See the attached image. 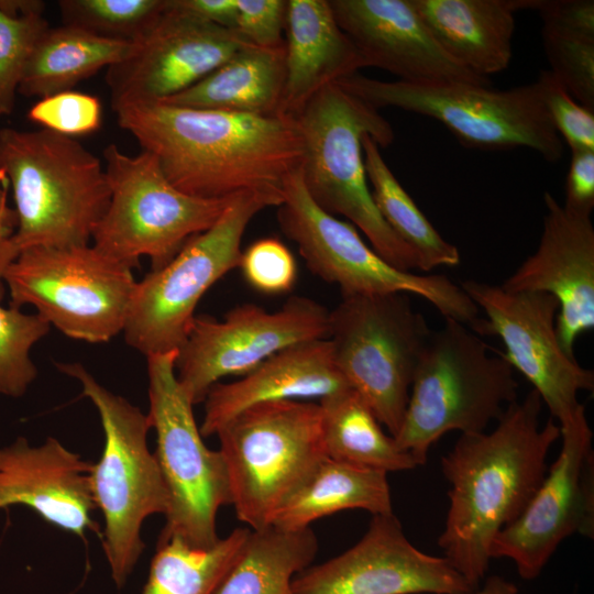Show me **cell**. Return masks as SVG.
Masks as SVG:
<instances>
[{
    "label": "cell",
    "instance_id": "obj_1",
    "mask_svg": "<svg viewBox=\"0 0 594 594\" xmlns=\"http://www.w3.org/2000/svg\"><path fill=\"white\" fill-rule=\"evenodd\" d=\"M113 111L120 128L156 157L170 184L193 197L228 199L250 193L277 208L287 179L301 164V136L288 113L246 114L166 102L125 103Z\"/></svg>",
    "mask_w": 594,
    "mask_h": 594
},
{
    "label": "cell",
    "instance_id": "obj_2",
    "mask_svg": "<svg viewBox=\"0 0 594 594\" xmlns=\"http://www.w3.org/2000/svg\"><path fill=\"white\" fill-rule=\"evenodd\" d=\"M542 400L531 389L509 404L491 432L462 433L441 458L451 487L438 546L473 587L490 568L491 547L524 512L547 473V457L560 438L549 419L540 425Z\"/></svg>",
    "mask_w": 594,
    "mask_h": 594
},
{
    "label": "cell",
    "instance_id": "obj_3",
    "mask_svg": "<svg viewBox=\"0 0 594 594\" xmlns=\"http://www.w3.org/2000/svg\"><path fill=\"white\" fill-rule=\"evenodd\" d=\"M294 117L302 141L300 174L312 201L329 215L349 219L391 265L419 270L414 251L377 210L365 172L362 138L367 134L387 147L395 139L391 123L338 82L319 90Z\"/></svg>",
    "mask_w": 594,
    "mask_h": 594
},
{
    "label": "cell",
    "instance_id": "obj_4",
    "mask_svg": "<svg viewBox=\"0 0 594 594\" xmlns=\"http://www.w3.org/2000/svg\"><path fill=\"white\" fill-rule=\"evenodd\" d=\"M0 164L13 191L19 253L89 244L110 201L105 166L95 154L46 129L3 128Z\"/></svg>",
    "mask_w": 594,
    "mask_h": 594
},
{
    "label": "cell",
    "instance_id": "obj_5",
    "mask_svg": "<svg viewBox=\"0 0 594 594\" xmlns=\"http://www.w3.org/2000/svg\"><path fill=\"white\" fill-rule=\"evenodd\" d=\"M444 321L421 351L403 424L393 437L417 465L426 464L431 446L447 432H483L517 400L518 382L504 353L466 324Z\"/></svg>",
    "mask_w": 594,
    "mask_h": 594
},
{
    "label": "cell",
    "instance_id": "obj_6",
    "mask_svg": "<svg viewBox=\"0 0 594 594\" xmlns=\"http://www.w3.org/2000/svg\"><path fill=\"white\" fill-rule=\"evenodd\" d=\"M56 367L80 384L100 416L105 446L90 471L91 493L105 518L102 548L118 588L127 583L143 550L141 528L154 514H166L168 493L147 446L148 416L103 387L79 363Z\"/></svg>",
    "mask_w": 594,
    "mask_h": 594
},
{
    "label": "cell",
    "instance_id": "obj_7",
    "mask_svg": "<svg viewBox=\"0 0 594 594\" xmlns=\"http://www.w3.org/2000/svg\"><path fill=\"white\" fill-rule=\"evenodd\" d=\"M216 435L231 505L251 530L270 526L278 509L327 458L321 407L312 400L253 405Z\"/></svg>",
    "mask_w": 594,
    "mask_h": 594
},
{
    "label": "cell",
    "instance_id": "obj_8",
    "mask_svg": "<svg viewBox=\"0 0 594 594\" xmlns=\"http://www.w3.org/2000/svg\"><path fill=\"white\" fill-rule=\"evenodd\" d=\"M337 82L377 110L395 107L439 121L465 147H526L549 163L563 154L538 79L506 90L462 82L383 81L359 73Z\"/></svg>",
    "mask_w": 594,
    "mask_h": 594
},
{
    "label": "cell",
    "instance_id": "obj_9",
    "mask_svg": "<svg viewBox=\"0 0 594 594\" xmlns=\"http://www.w3.org/2000/svg\"><path fill=\"white\" fill-rule=\"evenodd\" d=\"M103 160L110 201L92 233V245L131 270L142 256L150 257L152 270L167 264L233 199H201L180 191L146 151L131 156L111 143Z\"/></svg>",
    "mask_w": 594,
    "mask_h": 594
},
{
    "label": "cell",
    "instance_id": "obj_10",
    "mask_svg": "<svg viewBox=\"0 0 594 594\" xmlns=\"http://www.w3.org/2000/svg\"><path fill=\"white\" fill-rule=\"evenodd\" d=\"M430 332L405 293L342 297L329 311L327 339L336 366L392 437L403 424Z\"/></svg>",
    "mask_w": 594,
    "mask_h": 594
},
{
    "label": "cell",
    "instance_id": "obj_11",
    "mask_svg": "<svg viewBox=\"0 0 594 594\" xmlns=\"http://www.w3.org/2000/svg\"><path fill=\"white\" fill-rule=\"evenodd\" d=\"M10 306H33L65 336L89 343L123 332L136 280L94 245L21 251L3 274Z\"/></svg>",
    "mask_w": 594,
    "mask_h": 594
},
{
    "label": "cell",
    "instance_id": "obj_12",
    "mask_svg": "<svg viewBox=\"0 0 594 594\" xmlns=\"http://www.w3.org/2000/svg\"><path fill=\"white\" fill-rule=\"evenodd\" d=\"M177 351L146 358L151 428L156 432V452L168 493L166 522L158 540L179 538L195 547L215 544L217 514L231 505V491L223 458L210 450L196 424L193 403L180 386L175 370Z\"/></svg>",
    "mask_w": 594,
    "mask_h": 594
},
{
    "label": "cell",
    "instance_id": "obj_13",
    "mask_svg": "<svg viewBox=\"0 0 594 594\" xmlns=\"http://www.w3.org/2000/svg\"><path fill=\"white\" fill-rule=\"evenodd\" d=\"M277 221L310 272L338 285L342 297L414 294L427 299L444 319L471 328L480 320L479 307L449 277L396 268L362 240L353 224L320 209L305 188L300 167L286 182Z\"/></svg>",
    "mask_w": 594,
    "mask_h": 594
},
{
    "label": "cell",
    "instance_id": "obj_14",
    "mask_svg": "<svg viewBox=\"0 0 594 594\" xmlns=\"http://www.w3.org/2000/svg\"><path fill=\"white\" fill-rule=\"evenodd\" d=\"M267 205L254 194L233 197L220 218L190 238L164 266L135 283L123 334L146 358L178 351L205 293L239 267L241 242L251 220Z\"/></svg>",
    "mask_w": 594,
    "mask_h": 594
},
{
    "label": "cell",
    "instance_id": "obj_15",
    "mask_svg": "<svg viewBox=\"0 0 594 594\" xmlns=\"http://www.w3.org/2000/svg\"><path fill=\"white\" fill-rule=\"evenodd\" d=\"M328 319L324 306L300 296L290 297L276 311L242 304L221 320L196 316L177 351V380L193 405L204 403L222 377L245 375L290 345L327 339Z\"/></svg>",
    "mask_w": 594,
    "mask_h": 594
},
{
    "label": "cell",
    "instance_id": "obj_16",
    "mask_svg": "<svg viewBox=\"0 0 594 594\" xmlns=\"http://www.w3.org/2000/svg\"><path fill=\"white\" fill-rule=\"evenodd\" d=\"M460 286L486 315L472 331L502 339L504 356L534 386L560 429L584 417L578 394L593 392L594 373L562 350L556 332L557 299L546 293L509 292L474 279Z\"/></svg>",
    "mask_w": 594,
    "mask_h": 594
},
{
    "label": "cell",
    "instance_id": "obj_17",
    "mask_svg": "<svg viewBox=\"0 0 594 594\" xmlns=\"http://www.w3.org/2000/svg\"><path fill=\"white\" fill-rule=\"evenodd\" d=\"M560 437L559 455L537 492L491 547L492 559H510L526 581L540 575L568 537L594 538L593 433L586 416L561 428Z\"/></svg>",
    "mask_w": 594,
    "mask_h": 594
},
{
    "label": "cell",
    "instance_id": "obj_18",
    "mask_svg": "<svg viewBox=\"0 0 594 594\" xmlns=\"http://www.w3.org/2000/svg\"><path fill=\"white\" fill-rule=\"evenodd\" d=\"M250 45L238 32L207 22L168 0L125 57L107 68L112 108L164 101Z\"/></svg>",
    "mask_w": 594,
    "mask_h": 594
},
{
    "label": "cell",
    "instance_id": "obj_19",
    "mask_svg": "<svg viewBox=\"0 0 594 594\" xmlns=\"http://www.w3.org/2000/svg\"><path fill=\"white\" fill-rule=\"evenodd\" d=\"M293 587L296 594H471L477 590L446 558L416 548L393 513L373 515L354 546L304 569Z\"/></svg>",
    "mask_w": 594,
    "mask_h": 594
},
{
    "label": "cell",
    "instance_id": "obj_20",
    "mask_svg": "<svg viewBox=\"0 0 594 594\" xmlns=\"http://www.w3.org/2000/svg\"><path fill=\"white\" fill-rule=\"evenodd\" d=\"M539 245L501 285L509 292H539L559 305L556 332L562 350L574 356L579 336L594 327V228L591 217L563 208L544 191Z\"/></svg>",
    "mask_w": 594,
    "mask_h": 594
},
{
    "label": "cell",
    "instance_id": "obj_21",
    "mask_svg": "<svg viewBox=\"0 0 594 594\" xmlns=\"http://www.w3.org/2000/svg\"><path fill=\"white\" fill-rule=\"evenodd\" d=\"M341 30L363 57L377 67L418 84L462 82L491 87L455 62L438 44L411 0H329Z\"/></svg>",
    "mask_w": 594,
    "mask_h": 594
},
{
    "label": "cell",
    "instance_id": "obj_22",
    "mask_svg": "<svg viewBox=\"0 0 594 594\" xmlns=\"http://www.w3.org/2000/svg\"><path fill=\"white\" fill-rule=\"evenodd\" d=\"M92 464L48 437L31 446L23 437L0 448V508L23 505L78 537L98 531L90 485Z\"/></svg>",
    "mask_w": 594,
    "mask_h": 594
},
{
    "label": "cell",
    "instance_id": "obj_23",
    "mask_svg": "<svg viewBox=\"0 0 594 594\" xmlns=\"http://www.w3.org/2000/svg\"><path fill=\"white\" fill-rule=\"evenodd\" d=\"M333 361L329 339L297 343L275 353L242 378L217 383L206 395L202 437L213 436L230 419L256 404L319 400L350 389Z\"/></svg>",
    "mask_w": 594,
    "mask_h": 594
},
{
    "label": "cell",
    "instance_id": "obj_24",
    "mask_svg": "<svg viewBox=\"0 0 594 594\" xmlns=\"http://www.w3.org/2000/svg\"><path fill=\"white\" fill-rule=\"evenodd\" d=\"M283 112L294 116L323 87L366 67L329 0H287Z\"/></svg>",
    "mask_w": 594,
    "mask_h": 594
},
{
    "label": "cell",
    "instance_id": "obj_25",
    "mask_svg": "<svg viewBox=\"0 0 594 594\" xmlns=\"http://www.w3.org/2000/svg\"><path fill=\"white\" fill-rule=\"evenodd\" d=\"M443 51L473 74L487 78L513 57L515 12L537 0H411Z\"/></svg>",
    "mask_w": 594,
    "mask_h": 594
},
{
    "label": "cell",
    "instance_id": "obj_26",
    "mask_svg": "<svg viewBox=\"0 0 594 594\" xmlns=\"http://www.w3.org/2000/svg\"><path fill=\"white\" fill-rule=\"evenodd\" d=\"M284 88L285 46L250 45L194 86L161 102L235 113L276 114L283 112Z\"/></svg>",
    "mask_w": 594,
    "mask_h": 594
},
{
    "label": "cell",
    "instance_id": "obj_27",
    "mask_svg": "<svg viewBox=\"0 0 594 594\" xmlns=\"http://www.w3.org/2000/svg\"><path fill=\"white\" fill-rule=\"evenodd\" d=\"M348 509H363L372 516L392 514L387 473L327 457L278 509L271 525L300 530L315 520Z\"/></svg>",
    "mask_w": 594,
    "mask_h": 594
},
{
    "label": "cell",
    "instance_id": "obj_28",
    "mask_svg": "<svg viewBox=\"0 0 594 594\" xmlns=\"http://www.w3.org/2000/svg\"><path fill=\"white\" fill-rule=\"evenodd\" d=\"M130 47V43L77 28L50 26L30 55L18 92L41 99L73 90L81 80L122 61Z\"/></svg>",
    "mask_w": 594,
    "mask_h": 594
},
{
    "label": "cell",
    "instance_id": "obj_29",
    "mask_svg": "<svg viewBox=\"0 0 594 594\" xmlns=\"http://www.w3.org/2000/svg\"><path fill=\"white\" fill-rule=\"evenodd\" d=\"M318 541L310 527L251 530L239 558L213 594H296L295 576L312 564Z\"/></svg>",
    "mask_w": 594,
    "mask_h": 594
},
{
    "label": "cell",
    "instance_id": "obj_30",
    "mask_svg": "<svg viewBox=\"0 0 594 594\" xmlns=\"http://www.w3.org/2000/svg\"><path fill=\"white\" fill-rule=\"evenodd\" d=\"M319 405L328 458L386 473L418 466L383 431L372 409L352 388L324 397Z\"/></svg>",
    "mask_w": 594,
    "mask_h": 594
},
{
    "label": "cell",
    "instance_id": "obj_31",
    "mask_svg": "<svg viewBox=\"0 0 594 594\" xmlns=\"http://www.w3.org/2000/svg\"><path fill=\"white\" fill-rule=\"evenodd\" d=\"M362 148L371 194L381 216L394 233L407 244L419 261V270L455 266L460 252L435 229L414 199L397 180L380 146L370 136L362 138Z\"/></svg>",
    "mask_w": 594,
    "mask_h": 594
},
{
    "label": "cell",
    "instance_id": "obj_32",
    "mask_svg": "<svg viewBox=\"0 0 594 594\" xmlns=\"http://www.w3.org/2000/svg\"><path fill=\"white\" fill-rule=\"evenodd\" d=\"M250 528L233 529L209 547L158 540L142 594H213L239 558Z\"/></svg>",
    "mask_w": 594,
    "mask_h": 594
},
{
    "label": "cell",
    "instance_id": "obj_33",
    "mask_svg": "<svg viewBox=\"0 0 594 594\" xmlns=\"http://www.w3.org/2000/svg\"><path fill=\"white\" fill-rule=\"evenodd\" d=\"M168 0H61L63 25L108 40L138 41L166 9Z\"/></svg>",
    "mask_w": 594,
    "mask_h": 594
},
{
    "label": "cell",
    "instance_id": "obj_34",
    "mask_svg": "<svg viewBox=\"0 0 594 594\" xmlns=\"http://www.w3.org/2000/svg\"><path fill=\"white\" fill-rule=\"evenodd\" d=\"M50 328L51 324L38 314L28 315L19 308L0 305L1 395H24L37 375L30 356L31 349L48 333Z\"/></svg>",
    "mask_w": 594,
    "mask_h": 594
},
{
    "label": "cell",
    "instance_id": "obj_35",
    "mask_svg": "<svg viewBox=\"0 0 594 594\" xmlns=\"http://www.w3.org/2000/svg\"><path fill=\"white\" fill-rule=\"evenodd\" d=\"M549 69L572 98L594 111V35L542 24Z\"/></svg>",
    "mask_w": 594,
    "mask_h": 594
},
{
    "label": "cell",
    "instance_id": "obj_36",
    "mask_svg": "<svg viewBox=\"0 0 594 594\" xmlns=\"http://www.w3.org/2000/svg\"><path fill=\"white\" fill-rule=\"evenodd\" d=\"M48 28L43 13L10 16L0 10V117L12 113L26 63Z\"/></svg>",
    "mask_w": 594,
    "mask_h": 594
},
{
    "label": "cell",
    "instance_id": "obj_37",
    "mask_svg": "<svg viewBox=\"0 0 594 594\" xmlns=\"http://www.w3.org/2000/svg\"><path fill=\"white\" fill-rule=\"evenodd\" d=\"M28 119L42 129L75 139L100 128L102 106L92 95L67 90L41 98L30 108Z\"/></svg>",
    "mask_w": 594,
    "mask_h": 594
},
{
    "label": "cell",
    "instance_id": "obj_38",
    "mask_svg": "<svg viewBox=\"0 0 594 594\" xmlns=\"http://www.w3.org/2000/svg\"><path fill=\"white\" fill-rule=\"evenodd\" d=\"M239 268L255 290L278 295L288 293L297 279V264L288 248L275 238H263L242 251Z\"/></svg>",
    "mask_w": 594,
    "mask_h": 594
},
{
    "label": "cell",
    "instance_id": "obj_39",
    "mask_svg": "<svg viewBox=\"0 0 594 594\" xmlns=\"http://www.w3.org/2000/svg\"><path fill=\"white\" fill-rule=\"evenodd\" d=\"M538 80L550 120L561 140L571 151H594V111L575 101L550 70H542Z\"/></svg>",
    "mask_w": 594,
    "mask_h": 594
},
{
    "label": "cell",
    "instance_id": "obj_40",
    "mask_svg": "<svg viewBox=\"0 0 594 594\" xmlns=\"http://www.w3.org/2000/svg\"><path fill=\"white\" fill-rule=\"evenodd\" d=\"M234 31L263 48L285 46L287 0H237Z\"/></svg>",
    "mask_w": 594,
    "mask_h": 594
},
{
    "label": "cell",
    "instance_id": "obj_41",
    "mask_svg": "<svg viewBox=\"0 0 594 594\" xmlns=\"http://www.w3.org/2000/svg\"><path fill=\"white\" fill-rule=\"evenodd\" d=\"M564 195L562 206L565 210L591 217L594 209V151H571Z\"/></svg>",
    "mask_w": 594,
    "mask_h": 594
},
{
    "label": "cell",
    "instance_id": "obj_42",
    "mask_svg": "<svg viewBox=\"0 0 594 594\" xmlns=\"http://www.w3.org/2000/svg\"><path fill=\"white\" fill-rule=\"evenodd\" d=\"M542 24L594 35L593 0H537Z\"/></svg>",
    "mask_w": 594,
    "mask_h": 594
},
{
    "label": "cell",
    "instance_id": "obj_43",
    "mask_svg": "<svg viewBox=\"0 0 594 594\" xmlns=\"http://www.w3.org/2000/svg\"><path fill=\"white\" fill-rule=\"evenodd\" d=\"M9 179L0 164V301L4 296L3 274L18 257L13 238L18 228L15 210L8 205Z\"/></svg>",
    "mask_w": 594,
    "mask_h": 594
},
{
    "label": "cell",
    "instance_id": "obj_44",
    "mask_svg": "<svg viewBox=\"0 0 594 594\" xmlns=\"http://www.w3.org/2000/svg\"><path fill=\"white\" fill-rule=\"evenodd\" d=\"M174 3L207 22L234 31L237 0H174Z\"/></svg>",
    "mask_w": 594,
    "mask_h": 594
},
{
    "label": "cell",
    "instance_id": "obj_45",
    "mask_svg": "<svg viewBox=\"0 0 594 594\" xmlns=\"http://www.w3.org/2000/svg\"><path fill=\"white\" fill-rule=\"evenodd\" d=\"M44 7L38 0H0V10L10 16L43 13Z\"/></svg>",
    "mask_w": 594,
    "mask_h": 594
},
{
    "label": "cell",
    "instance_id": "obj_46",
    "mask_svg": "<svg viewBox=\"0 0 594 594\" xmlns=\"http://www.w3.org/2000/svg\"><path fill=\"white\" fill-rule=\"evenodd\" d=\"M471 594H518V587L501 575H492L485 580L481 588Z\"/></svg>",
    "mask_w": 594,
    "mask_h": 594
}]
</instances>
